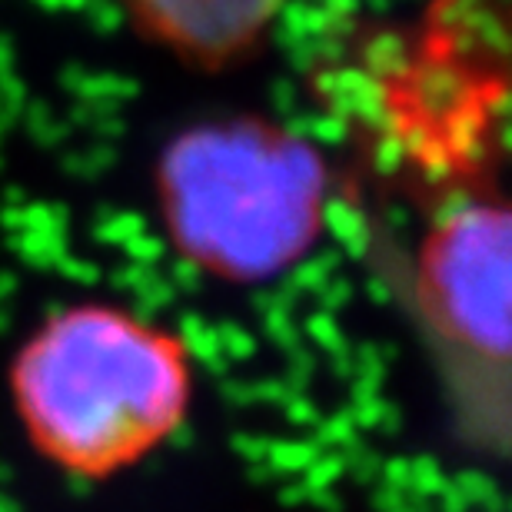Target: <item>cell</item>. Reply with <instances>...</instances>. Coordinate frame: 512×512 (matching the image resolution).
Instances as JSON below:
<instances>
[{"instance_id": "1", "label": "cell", "mask_w": 512, "mask_h": 512, "mask_svg": "<svg viewBox=\"0 0 512 512\" xmlns=\"http://www.w3.org/2000/svg\"><path fill=\"white\" fill-rule=\"evenodd\" d=\"M7 389L30 449L70 479L100 483L187 426L197 366L170 326L117 303H74L17 346Z\"/></svg>"}, {"instance_id": "4", "label": "cell", "mask_w": 512, "mask_h": 512, "mask_svg": "<svg viewBox=\"0 0 512 512\" xmlns=\"http://www.w3.org/2000/svg\"><path fill=\"white\" fill-rule=\"evenodd\" d=\"M133 30L197 70H227L256 54L290 0H114Z\"/></svg>"}, {"instance_id": "3", "label": "cell", "mask_w": 512, "mask_h": 512, "mask_svg": "<svg viewBox=\"0 0 512 512\" xmlns=\"http://www.w3.org/2000/svg\"><path fill=\"white\" fill-rule=\"evenodd\" d=\"M512 220L503 200L463 193L436 210L409 266V310L459 433L486 456L509 446Z\"/></svg>"}, {"instance_id": "2", "label": "cell", "mask_w": 512, "mask_h": 512, "mask_svg": "<svg viewBox=\"0 0 512 512\" xmlns=\"http://www.w3.org/2000/svg\"><path fill=\"white\" fill-rule=\"evenodd\" d=\"M157 207L183 263L256 286L280 280L320 243L330 170L293 127L217 117L173 133L160 150Z\"/></svg>"}]
</instances>
